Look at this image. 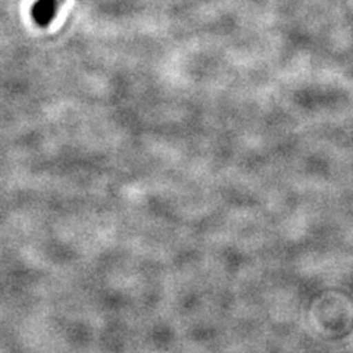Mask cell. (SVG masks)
Here are the masks:
<instances>
[{"label": "cell", "mask_w": 353, "mask_h": 353, "mask_svg": "<svg viewBox=\"0 0 353 353\" xmlns=\"http://www.w3.org/2000/svg\"><path fill=\"white\" fill-rule=\"evenodd\" d=\"M62 2L63 0H36V3L31 6L32 21L41 28L49 27Z\"/></svg>", "instance_id": "obj_1"}]
</instances>
